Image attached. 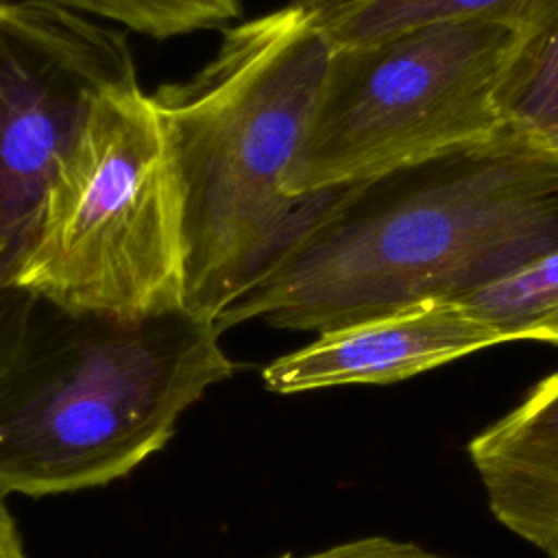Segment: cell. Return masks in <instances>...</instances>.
Wrapping results in <instances>:
<instances>
[{
  "label": "cell",
  "mask_w": 558,
  "mask_h": 558,
  "mask_svg": "<svg viewBox=\"0 0 558 558\" xmlns=\"http://www.w3.org/2000/svg\"><path fill=\"white\" fill-rule=\"evenodd\" d=\"M11 281L68 314L133 320L185 310L181 185L140 83L94 107L52 174Z\"/></svg>",
  "instance_id": "4"
},
{
  "label": "cell",
  "mask_w": 558,
  "mask_h": 558,
  "mask_svg": "<svg viewBox=\"0 0 558 558\" xmlns=\"http://www.w3.org/2000/svg\"><path fill=\"white\" fill-rule=\"evenodd\" d=\"M331 52L312 13L290 2L227 26L198 72L150 94L183 198L185 312L214 323L366 185L288 192Z\"/></svg>",
  "instance_id": "2"
},
{
  "label": "cell",
  "mask_w": 558,
  "mask_h": 558,
  "mask_svg": "<svg viewBox=\"0 0 558 558\" xmlns=\"http://www.w3.org/2000/svg\"><path fill=\"white\" fill-rule=\"evenodd\" d=\"M501 344L458 301H425L386 316L318 333L264 366V386L292 395L349 384H392Z\"/></svg>",
  "instance_id": "7"
},
{
  "label": "cell",
  "mask_w": 558,
  "mask_h": 558,
  "mask_svg": "<svg viewBox=\"0 0 558 558\" xmlns=\"http://www.w3.org/2000/svg\"><path fill=\"white\" fill-rule=\"evenodd\" d=\"M504 129L547 148L558 137V0H543L525 22L499 92Z\"/></svg>",
  "instance_id": "10"
},
{
  "label": "cell",
  "mask_w": 558,
  "mask_h": 558,
  "mask_svg": "<svg viewBox=\"0 0 558 558\" xmlns=\"http://www.w3.org/2000/svg\"><path fill=\"white\" fill-rule=\"evenodd\" d=\"M235 371L209 318L179 310L122 320L44 301L0 384V493L44 497L129 475Z\"/></svg>",
  "instance_id": "3"
},
{
  "label": "cell",
  "mask_w": 558,
  "mask_h": 558,
  "mask_svg": "<svg viewBox=\"0 0 558 558\" xmlns=\"http://www.w3.org/2000/svg\"><path fill=\"white\" fill-rule=\"evenodd\" d=\"M525 22L477 17L333 48L288 192L371 183L501 135L497 92Z\"/></svg>",
  "instance_id": "5"
},
{
  "label": "cell",
  "mask_w": 558,
  "mask_h": 558,
  "mask_svg": "<svg viewBox=\"0 0 558 558\" xmlns=\"http://www.w3.org/2000/svg\"><path fill=\"white\" fill-rule=\"evenodd\" d=\"M547 150H551V153H558V137L547 146Z\"/></svg>",
  "instance_id": "16"
},
{
  "label": "cell",
  "mask_w": 558,
  "mask_h": 558,
  "mask_svg": "<svg viewBox=\"0 0 558 558\" xmlns=\"http://www.w3.org/2000/svg\"><path fill=\"white\" fill-rule=\"evenodd\" d=\"M13 266L0 259V384L17 364L44 301L11 281Z\"/></svg>",
  "instance_id": "13"
},
{
  "label": "cell",
  "mask_w": 558,
  "mask_h": 558,
  "mask_svg": "<svg viewBox=\"0 0 558 558\" xmlns=\"http://www.w3.org/2000/svg\"><path fill=\"white\" fill-rule=\"evenodd\" d=\"M279 558H451V556L429 551L412 541H397L390 536H364V538H353V541L331 545L314 554H305V556L283 554Z\"/></svg>",
  "instance_id": "14"
},
{
  "label": "cell",
  "mask_w": 558,
  "mask_h": 558,
  "mask_svg": "<svg viewBox=\"0 0 558 558\" xmlns=\"http://www.w3.org/2000/svg\"><path fill=\"white\" fill-rule=\"evenodd\" d=\"M554 248L558 153L504 131L366 183L214 325L325 333L456 301Z\"/></svg>",
  "instance_id": "1"
},
{
  "label": "cell",
  "mask_w": 558,
  "mask_h": 558,
  "mask_svg": "<svg viewBox=\"0 0 558 558\" xmlns=\"http://www.w3.org/2000/svg\"><path fill=\"white\" fill-rule=\"evenodd\" d=\"M131 85L124 31L48 2H0L2 262L15 266L26 248L52 174L98 100Z\"/></svg>",
  "instance_id": "6"
},
{
  "label": "cell",
  "mask_w": 558,
  "mask_h": 558,
  "mask_svg": "<svg viewBox=\"0 0 558 558\" xmlns=\"http://www.w3.org/2000/svg\"><path fill=\"white\" fill-rule=\"evenodd\" d=\"M0 558H26L22 536L17 532L15 519L11 517L4 495L0 493Z\"/></svg>",
  "instance_id": "15"
},
{
  "label": "cell",
  "mask_w": 558,
  "mask_h": 558,
  "mask_svg": "<svg viewBox=\"0 0 558 558\" xmlns=\"http://www.w3.org/2000/svg\"><path fill=\"white\" fill-rule=\"evenodd\" d=\"M312 13L333 48L412 28L477 17L527 20L543 0H292Z\"/></svg>",
  "instance_id": "9"
},
{
  "label": "cell",
  "mask_w": 558,
  "mask_h": 558,
  "mask_svg": "<svg viewBox=\"0 0 558 558\" xmlns=\"http://www.w3.org/2000/svg\"><path fill=\"white\" fill-rule=\"evenodd\" d=\"M456 301L495 329L501 342L558 344V248Z\"/></svg>",
  "instance_id": "11"
},
{
  "label": "cell",
  "mask_w": 558,
  "mask_h": 558,
  "mask_svg": "<svg viewBox=\"0 0 558 558\" xmlns=\"http://www.w3.org/2000/svg\"><path fill=\"white\" fill-rule=\"evenodd\" d=\"M48 2L61 9L120 24L140 35L166 39L227 26L242 15V0H0Z\"/></svg>",
  "instance_id": "12"
},
{
  "label": "cell",
  "mask_w": 558,
  "mask_h": 558,
  "mask_svg": "<svg viewBox=\"0 0 558 558\" xmlns=\"http://www.w3.org/2000/svg\"><path fill=\"white\" fill-rule=\"evenodd\" d=\"M493 517L558 558V373L469 442Z\"/></svg>",
  "instance_id": "8"
}]
</instances>
